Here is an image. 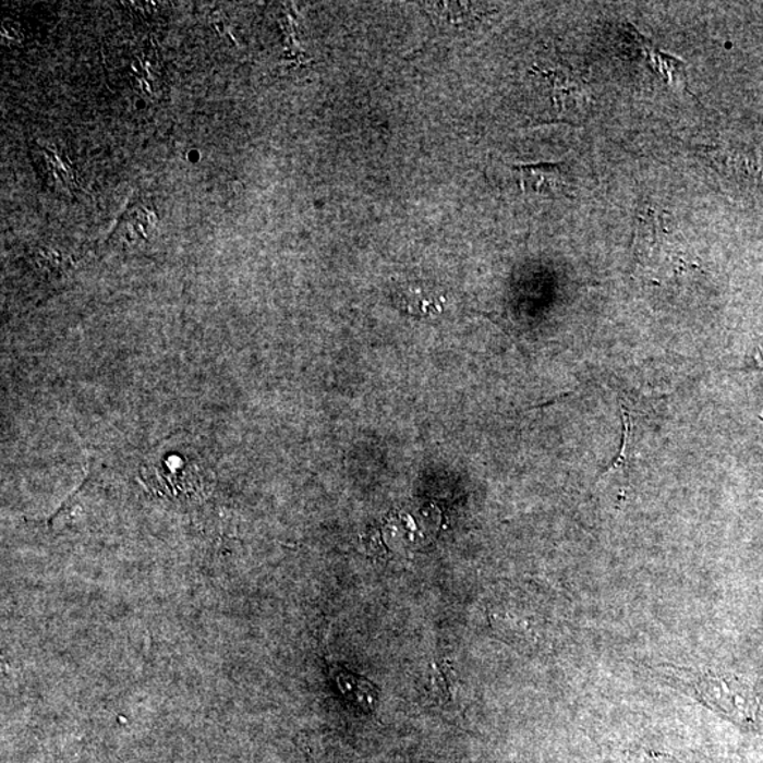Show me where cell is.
Listing matches in <instances>:
<instances>
[{"mask_svg":"<svg viewBox=\"0 0 763 763\" xmlns=\"http://www.w3.org/2000/svg\"><path fill=\"white\" fill-rule=\"evenodd\" d=\"M698 691L701 701L729 718L752 722L755 717V695L736 677L705 675L698 681Z\"/></svg>","mask_w":763,"mask_h":763,"instance_id":"obj_1","label":"cell"},{"mask_svg":"<svg viewBox=\"0 0 763 763\" xmlns=\"http://www.w3.org/2000/svg\"><path fill=\"white\" fill-rule=\"evenodd\" d=\"M513 170L524 193L556 195L565 191L566 179L559 164L521 165Z\"/></svg>","mask_w":763,"mask_h":763,"instance_id":"obj_2","label":"cell"},{"mask_svg":"<svg viewBox=\"0 0 763 763\" xmlns=\"http://www.w3.org/2000/svg\"><path fill=\"white\" fill-rule=\"evenodd\" d=\"M752 366L747 371L763 372V337H758L751 355Z\"/></svg>","mask_w":763,"mask_h":763,"instance_id":"obj_3","label":"cell"}]
</instances>
